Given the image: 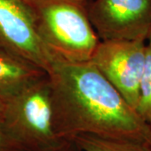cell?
<instances>
[{
  "label": "cell",
  "instance_id": "6da1fadb",
  "mask_svg": "<svg viewBox=\"0 0 151 151\" xmlns=\"http://www.w3.org/2000/svg\"><path fill=\"white\" fill-rule=\"evenodd\" d=\"M46 73L60 139L92 135L147 147L150 125L90 61H69L49 51Z\"/></svg>",
  "mask_w": 151,
  "mask_h": 151
},
{
  "label": "cell",
  "instance_id": "7a4b0ae2",
  "mask_svg": "<svg viewBox=\"0 0 151 151\" xmlns=\"http://www.w3.org/2000/svg\"><path fill=\"white\" fill-rule=\"evenodd\" d=\"M35 29L50 52L74 62L89 61L100 42L82 0H25Z\"/></svg>",
  "mask_w": 151,
  "mask_h": 151
},
{
  "label": "cell",
  "instance_id": "3957f363",
  "mask_svg": "<svg viewBox=\"0 0 151 151\" xmlns=\"http://www.w3.org/2000/svg\"><path fill=\"white\" fill-rule=\"evenodd\" d=\"M4 103L0 119L24 151H57L69 142L60 139L55 131L47 74Z\"/></svg>",
  "mask_w": 151,
  "mask_h": 151
},
{
  "label": "cell",
  "instance_id": "277c9868",
  "mask_svg": "<svg viewBox=\"0 0 151 151\" xmlns=\"http://www.w3.org/2000/svg\"><path fill=\"white\" fill-rule=\"evenodd\" d=\"M145 40H100L90 62L136 109L145 66Z\"/></svg>",
  "mask_w": 151,
  "mask_h": 151
},
{
  "label": "cell",
  "instance_id": "5b68a950",
  "mask_svg": "<svg viewBox=\"0 0 151 151\" xmlns=\"http://www.w3.org/2000/svg\"><path fill=\"white\" fill-rule=\"evenodd\" d=\"M88 14L100 40H147L151 0H92Z\"/></svg>",
  "mask_w": 151,
  "mask_h": 151
},
{
  "label": "cell",
  "instance_id": "8992f818",
  "mask_svg": "<svg viewBox=\"0 0 151 151\" xmlns=\"http://www.w3.org/2000/svg\"><path fill=\"white\" fill-rule=\"evenodd\" d=\"M0 48L25 59L45 72L49 51L38 36L25 0H0Z\"/></svg>",
  "mask_w": 151,
  "mask_h": 151
},
{
  "label": "cell",
  "instance_id": "52a82bcc",
  "mask_svg": "<svg viewBox=\"0 0 151 151\" xmlns=\"http://www.w3.org/2000/svg\"><path fill=\"white\" fill-rule=\"evenodd\" d=\"M46 74L27 60L0 48V101L10 100Z\"/></svg>",
  "mask_w": 151,
  "mask_h": 151
},
{
  "label": "cell",
  "instance_id": "ba28073f",
  "mask_svg": "<svg viewBox=\"0 0 151 151\" xmlns=\"http://www.w3.org/2000/svg\"><path fill=\"white\" fill-rule=\"evenodd\" d=\"M72 141L82 151H150L145 145L139 143L103 139L92 135H80Z\"/></svg>",
  "mask_w": 151,
  "mask_h": 151
},
{
  "label": "cell",
  "instance_id": "9c48e42d",
  "mask_svg": "<svg viewBox=\"0 0 151 151\" xmlns=\"http://www.w3.org/2000/svg\"><path fill=\"white\" fill-rule=\"evenodd\" d=\"M136 111L149 125L151 124V44L146 45L145 66L139 83V96Z\"/></svg>",
  "mask_w": 151,
  "mask_h": 151
},
{
  "label": "cell",
  "instance_id": "30bf717a",
  "mask_svg": "<svg viewBox=\"0 0 151 151\" xmlns=\"http://www.w3.org/2000/svg\"><path fill=\"white\" fill-rule=\"evenodd\" d=\"M0 151H24L7 131L0 119Z\"/></svg>",
  "mask_w": 151,
  "mask_h": 151
},
{
  "label": "cell",
  "instance_id": "8fae6325",
  "mask_svg": "<svg viewBox=\"0 0 151 151\" xmlns=\"http://www.w3.org/2000/svg\"><path fill=\"white\" fill-rule=\"evenodd\" d=\"M57 151H82L73 141H69L65 146Z\"/></svg>",
  "mask_w": 151,
  "mask_h": 151
},
{
  "label": "cell",
  "instance_id": "7c38bea8",
  "mask_svg": "<svg viewBox=\"0 0 151 151\" xmlns=\"http://www.w3.org/2000/svg\"><path fill=\"white\" fill-rule=\"evenodd\" d=\"M150 140H149V143H148L147 148L151 151V124L150 125Z\"/></svg>",
  "mask_w": 151,
  "mask_h": 151
},
{
  "label": "cell",
  "instance_id": "4fadbf2b",
  "mask_svg": "<svg viewBox=\"0 0 151 151\" xmlns=\"http://www.w3.org/2000/svg\"><path fill=\"white\" fill-rule=\"evenodd\" d=\"M4 103H3L2 101H0V114H1L2 111H3V108H4Z\"/></svg>",
  "mask_w": 151,
  "mask_h": 151
},
{
  "label": "cell",
  "instance_id": "5bb4252c",
  "mask_svg": "<svg viewBox=\"0 0 151 151\" xmlns=\"http://www.w3.org/2000/svg\"><path fill=\"white\" fill-rule=\"evenodd\" d=\"M147 40H148V43L151 44V29H150V34H149V36H148Z\"/></svg>",
  "mask_w": 151,
  "mask_h": 151
},
{
  "label": "cell",
  "instance_id": "9a60e30c",
  "mask_svg": "<svg viewBox=\"0 0 151 151\" xmlns=\"http://www.w3.org/2000/svg\"><path fill=\"white\" fill-rule=\"evenodd\" d=\"M82 1H85V2H86V3H88V4H89V3H90L91 1H92V0H82Z\"/></svg>",
  "mask_w": 151,
  "mask_h": 151
}]
</instances>
